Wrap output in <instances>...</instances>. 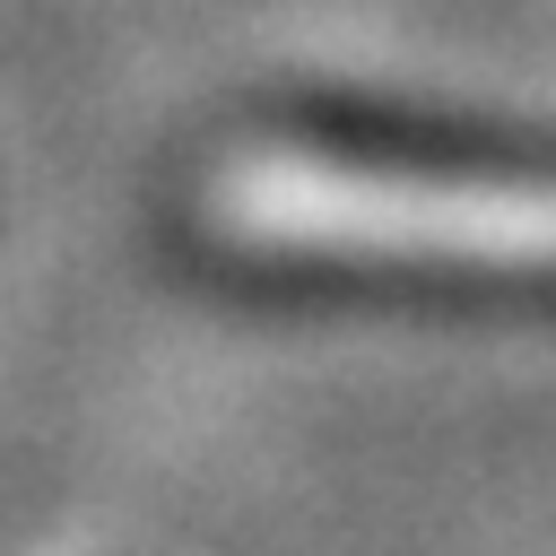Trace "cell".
<instances>
[{
  "instance_id": "1",
  "label": "cell",
  "mask_w": 556,
  "mask_h": 556,
  "mask_svg": "<svg viewBox=\"0 0 556 556\" xmlns=\"http://www.w3.org/2000/svg\"><path fill=\"white\" fill-rule=\"evenodd\" d=\"M269 130L321 165L400 174V182H521L530 191L547 174V148L530 122L391 96V87H287L269 96Z\"/></svg>"
},
{
  "instance_id": "2",
  "label": "cell",
  "mask_w": 556,
  "mask_h": 556,
  "mask_svg": "<svg viewBox=\"0 0 556 556\" xmlns=\"http://www.w3.org/2000/svg\"><path fill=\"white\" fill-rule=\"evenodd\" d=\"M208 278L252 304H321V313H539L547 278L521 269H478L443 252H348V243H217Z\"/></svg>"
}]
</instances>
